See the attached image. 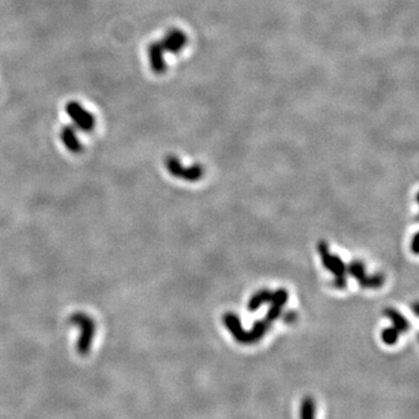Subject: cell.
<instances>
[{
  "label": "cell",
  "instance_id": "6da1fadb",
  "mask_svg": "<svg viewBox=\"0 0 419 419\" xmlns=\"http://www.w3.org/2000/svg\"><path fill=\"white\" fill-rule=\"evenodd\" d=\"M319 252H321V260L326 268L330 269V272H332L336 275V281H334V287L338 289H343L346 287V279H345V272H346V266L341 261L339 257L331 255L329 252V247L321 241L318 246Z\"/></svg>",
  "mask_w": 419,
  "mask_h": 419
},
{
  "label": "cell",
  "instance_id": "7a4b0ae2",
  "mask_svg": "<svg viewBox=\"0 0 419 419\" xmlns=\"http://www.w3.org/2000/svg\"><path fill=\"white\" fill-rule=\"evenodd\" d=\"M65 112L77 129H82L84 132H90L95 129V116L80 105V103L69 102L65 106Z\"/></svg>",
  "mask_w": 419,
  "mask_h": 419
},
{
  "label": "cell",
  "instance_id": "3957f363",
  "mask_svg": "<svg viewBox=\"0 0 419 419\" xmlns=\"http://www.w3.org/2000/svg\"><path fill=\"white\" fill-rule=\"evenodd\" d=\"M72 323L80 327V338L78 341V350L82 353H85L90 348L91 341L95 336V321L87 314H76L72 317Z\"/></svg>",
  "mask_w": 419,
  "mask_h": 419
},
{
  "label": "cell",
  "instance_id": "277c9868",
  "mask_svg": "<svg viewBox=\"0 0 419 419\" xmlns=\"http://www.w3.org/2000/svg\"><path fill=\"white\" fill-rule=\"evenodd\" d=\"M166 169L169 170L170 174L174 175L178 178H184L186 181H197L202 178L203 169L200 166H193L190 168H183L181 162L174 156H169L166 160Z\"/></svg>",
  "mask_w": 419,
  "mask_h": 419
},
{
  "label": "cell",
  "instance_id": "5b68a950",
  "mask_svg": "<svg viewBox=\"0 0 419 419\" xmlns=\"http://www.w3.org/2000/svg\"><path fill=\"white\" fill-rule=\"evenodd\" d=\"M348 272H351L352 275L354 276L355 279L359 281V283L363 287L366 288H378L383 284V277L382 276H373V277H368L365 274V267L363 264L359 261H354L352 262L350 267H348Z\"/></svg>",
  "mask_w": 419,
  "mask_h": 419
},
{
  "label": "cell",
  "instance_id": "8992f818",
  "mask_svg": "<svg viewBox=\"0 0 419 419\" xmlns=\"http://www.w3.org/2000/svg\"><path fill=\"white\" fill-rule=\"evenodd\" d=\"M163 52L164 50L160 42H153L148 45V58L151 61V68L156 74H162L166 69Z\"/></svg>",
  "mask_w": 419,
  "mask_h": 419
},
{
  "label": "cell",
  "instance_id": "52a82bcc",
  "mask_svg": "<svg viewBox=\"0 0 419 419\" xmlns=\"http://www.w3.org/2000/svg\"><path fill=\"white\" fill-rule=\"evenodd\" d=\"M224 321H225L227 329L230 330V333L233 334V336H235V339L238 340V341L244 343V344L253 343V341H252V338H250V332H246V331H244V330L241 329L240 321H239V319L235 314H225Z\"/></svg>",
  "mask_w": 419,
  "mask_h": 419
},
{
  "label": "cell",
  "instance_id": "ba28073f",
  "mask_svg": "<svg viewBox=\"0 0 419 419\" xmlns=\"http://www.w3.org/2000/svg\"><path fill=\"white\" fill-rule=\"evenodd\" d=\"M160 43L162 45L163 50H168L170 53H178L184 47L185 36L180 30H171L166 33L162 42Z\"/></svg>",
  "mask_w": 419,
  "mask_h": 419
},
{
  "label": "cell",
  "instance_id": "9c48e42d",
  "mask_svg": "<svg viewBox=\"0 0 419 419\" xmlns=\"http://www.w3.org/2000/svg\"><path fill=\"white\" fill-rule=\"evenodd\" d=\"M61 140L68 151L72 153H80L82 151V144H80L77 131L72 126H65L61 131Z\"/></svg>",
  "mask_w": 419,
  "mask_h": 419
},
{
  "label": "cell",
  "instance_id": "30bf717a",
  "mask_svg": "<svg viewBox=\"0 0 419 419\" xmlns=\"http://www.w3.org/2000/svg\"><path fill=\"white\" fill-rule=\"evenodd\" d=\"M385 316L389 318L390 321H393L394 327L398 332H405L409 329V323L400 312H397L396 310L387 309L385 311Z\"/></svg>",
  "mask_w": 419,
  "mask_h": 419
},
{
  "label": "cell",
  "instance_id": "8fae6325",
  "mask_svg": "<svg viewBox=\"0 0 419 419\" xmlns=\"http://www.w3.org/2000/svg\"><path fill=\"white\" fill-rule=\"evenodd\" d=\"M270 299H272V292H269L268 290L259 291L250 299V303H248V310L257 311L264 303L270 302Z\"/></svg>",
  "mask_w": 419,
  "mask_h": 419
},
{
  "label": "cell",
  "instance_id": "7c38bea8",
  "mask_svg": "<svg viewBox=\"0 0 419 419\" xmlns=\"http://www.w3.org/2000/svg\"><path fill=\"white\" fill-rule=\"evenodd\" d=\"M301 419H316V403L314 398L306 397L301 405Z\"/></svg>",
  "mask_w": 419,
  "mask_h": 419
},
{
  "label": "cell",
  "instance_id": "4fadbf2b",
  "mask_svg": "<svg viewBox=\"0 0 419 419\" xmlns=\"http://www.w3.org/2000/svg\"><path fill=\"white\" fill-rule=\"evenodd\" d=\"M398 338V331L395 327H390V329H385L382 332V340L385 341L387 345H394L397 341Z\"/></svg>",
  "mask_w": 419,
  "mask_h": 419
}]
</instances>
